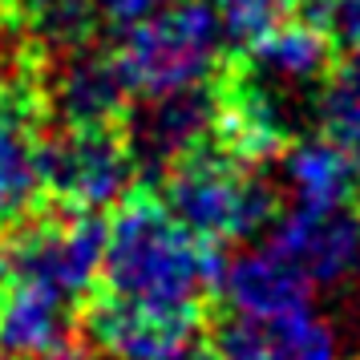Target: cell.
<instances>
[{
	"label": "cell",
	"mask_w": 360,
	"mask_h": 360,
	"mask_svg": "<svg viewBox=\"0 0 360 360\" xmlns=\"http://www.w3.org/2000/svg\"><path fill=\"white\" fill-rule=\"evenodd\" d=\"M223 267V247L182 227L162 207V198L142 191H130L105 223L101 283L117 300L207 311V300L219 295Z\"/></svg>",
	"instance_id": "cell-1"
},
{
	"label": "cell",
	"mask_w": 360,
	"mask_h": 360,
	"mask_svg": "<svg viewBox=\"0 0 360 360\" xmlns=\"http://www.w3.org/2000/svg\"><path fill=\"white\" fill-rule=\"evenodd\" d=\"M162 207L211 243H239L276 223L279 198L255 174L207 142L162 170Z\"/></svg>",
	"instance_id": "cell-2"
},
{
	"label": "cell",
	"mask_w": 360,
	"mask_h": 360,
	"mask_svg": "<svg viewBox=\"0 0 360 360\" xmlns=\"http://www.w3.org/2000/svg\"><path fill=\"white\" fill-rule=\"evenodd\" d=\"M223 25L211 0H174L122 29L114 65L138 98H162L214 77Z\"/></svg>",
	"instance_id": "cell-3"
},
{
	"label": "cell",
	"mask_w": 360,
	"mask_h": 360,
	"mask_svg": "<svg viewBox=\"0 0 360 360\" xmlns=\"http://www.w3.org/2000/svg\"><path fill=\"white\" fill-rule=\"evenodd\" d=\"M105 223L98 211H41L0 227V283H41L85 300L101 279Z\"/></svg>",
	"instance_id": "cell-4"
},
{
	"label": "cell",
	"mask_w": 360,
	"mask_h": 360,
	"mask_svg": "<svg viewBox=\"0 0 360 360\" xmlns=\"http://www.w3.org/2000/svg\"><path fill=\"white\" fill-rule=\"evenodd\" d=\"M41 195L65 211H105L134 191V154L122 126H61L41 134Z\"/></svg>",
	"instance_id": "cell-5"
},
{
	"label": "cell",
	"mask_w": 360,
	"mask_h": 360,
	"mask_svg": "<svg viewBox=\"0 0 360 360\" xmlns=\"http://www.w3.org/2000/svg\"><path fill=\"white\" fill-rule=\"evenodd\" d=\"M202 311L150 308L101 292L82 320L89 344L110 360H179L195 348Z\"/></svg>",
	"instance_id": "cell-6"
},
{
	"label": "cell",
	"mask_w": 360,
	"mask_h": 360,
	"mask_svg": "<svg viewBox=\"0 0 360 360\" xmlns=\"http://www.w3.org/2000/svg\"><path fill=\"white\" fill-rule=\"evenodd\" d=\"M214 85V130L211 142L223 154H231L235 162L255 166L276 162L288 150L292 134H288V117L279 110V98L259 85L239 61H231L219 77H211Z\"/></svg>",
	"instance_id": "cell-7"
},
{
	"label": "cell",
	"mask_w": 360,
	"mask_h": 360,
	"mask_svg": "<svg viewBox=\"0 0 360 360\" xmlns=\"http://www.w3.org/2000/svg\"><path fill=\"white\" fill-rule=\"evenodd\" d=\"M214 130V85H191L179 94L146 98L142 110H130L122 122V134L130 142L134 166L162 174L166 166L186 158L191 150L207 146Z\"/></svg>",
	"instance_id": "cell-8"
},
{
	"label": "cell",
	"mask_w": 360,
	"mask_h": 360,
	"mask_svg": "<svg viewBox=\"0 0 360 360\" xmlns=\"http://www.w3.org/2000/svg\"><path fill=\"white\" fill-rule=\"evenodd\" d=\"M77 300L41 283H0V352L13 360H82Z\"/></svg>",
	"instance_id": "cell-9"
},
{
	"label": "cell",
	"mask_w": 360,
	"mask_h": 360,
	"mask_svg": "<svg viewBox=\"0 0 360 360\" xmlns=\"http://www.w3.org/2000/svg\"><path fill=\"white\" fill-rule=\"evenodd\" d=\"M271 251L283 255L311 288H336L360 271V219L348 207H292L271 223Z\"/></svg>",
	"instance_id": "cell-10"
},
{
	"label": "cell",
	"mask_w": 360,
	"mask_h": 360,
	"mask_svg": "<svg viewBox=\"0 0 360 360\" xmlns=\"http://www.w3.org/2000/svg\"><path fill=\"white\" fill-rule=\"evenodd\" d=\"M41 89L37 82H0V227L41 202Z\"/></svg>",
	"instance_id": "cell-11"
},
{
	"label": "cell",
	"mask_w": 360,
	"mask_h": 360,
	"mask_svg": "<svg viewBox=\"0 0 360 360\" xmlns=\"http://www.w3.org/2000/svg\"><path fill=\"white\" fill-rule=\"evenodd\" d=\"M336 37L311 17H283L263 37L243 45L239 65L259 85L276 89H316L336 69Z\"/></svg>",
	"instance_id": "cell-12"
},
{
	"label": "cell",
	"mask_w": 360,
	"mask_h": 360,
	"mask_svg": "<svg viewBox=\"0 0 360 360\" xmlns=\"http://www.w3.org/2000/svg\"><path fill=\"white\" fill-rule=\"evenodd\" d=\"M130 89L114 65V53L89 49V41L77 49H65L61 65L53 69L49 101L61 126H122L130 114Z\"/></svg>",
	"instance_id": "cell-13"
},
{
	"label": "cell",
	"mask_w": 360,
	"mask_h": 360,
	"mask_svg": "<svg viewBox=\"0 0 360 360\" xmlns=\"http://www.w3.org/2000/svg\"><path fill=\"white\" fill-rule=\"evenodd\" d=\"M211 348L227 360H340L336 328L311 308L288 311L276 320L227 316L214 328Z\"/></svg>",
	"instance_id": "cell-14"
},
{
	"label": "cell",
	"mask_w": 360,
	"mask_h": 360,
	"mask_svg": "<svg viewBox=\"0 0 360 360\" xmlns=\"http://www.w3.org/2000/svg\"><path fill=\"white\" fill-rule=\"evenodd\" d=\"M214 300H223V308L231 316L276 320V316L308 308L311 283L283 255H276L271 247H263V251H247V255L227 259Z\"/></svg>",
	"instance_id": "cell-15"
},
{
	"label": "cell",
	"mask_w": 360,
	"mask_h": 360,
	"mask_svg": "<svg viewBox=\"0 0 360 360\" xmlns=\"http://www.w3.org/2000/svg\"><path fill=\"white\" fill-rule=\"evenodd\" d=\"M279 158H283V182H288V195L295 207L336 211V207H348L352 195L360 191L352 162L344 158V150L328 134L288 142Z\"/></svg>",
	"instance_id": "cell-16"
},
{
	"label": "cell",
	"mask_w": 360,
	"mask_h": 360,
	"mask_svg": "<svg viewBox=\"0 0 360 360\" xmlns=\"http://www.w3.org/2000/svg\"><path fill=\"white\" fill-rule=\"evenodd\" d=\"M320 117H324V134L344 150L360 182V57L332 69L320 98Z\"/></svg>",
	"instance_id": "cell-17"
},
{
	"label": "cell",
	"mask_w": 360,
	"mask_h": 360,
	"mask_svg": "<svg viewBox=\"0 0 360 360\" xmlns=\"http://www.w3.org/2000/svg\"><path fill=\"white\" fill-rule=\"evenodd\" d=\"M20 25H29L45 45L77 49L98 25V0H17Z\"/></svg>",
	"instance_id": "cell-18"
},
{
	"label": "cell",
	"mask_w": 360,
	"mask_h": 360,
	"mask_svg": "<svg viewBox=\"0 0 360 360\" xmlns=\"http://www.w3.org/2000/svg\"><path fill=\"white\" fill-rule=\"evenodd\" d=\"M223 37H231V45H251L255 37H263L271 25H279L283 17H292L300 0H211Z\"/></svg>",
	"instance_id": "cell-19"
},
{
	"label": "cell",
	"mask_w": 360,
	"mask_h": 360,
	"mask_svg": "<svg viewBox=\"0 0 360 360\" xmlns=\"http://www.w3.org/2000/svg\"><path fill=\"white\" fill-rule=\"evenodd\" d=\"M300 17H311L328 25L336 41L360 53V0H300Z\"/></svg>",
	"instance_id": "cell-20"
},
{
	"label": "cell",
	"mask_w": 360,
	"mask_h": 360,
	"mask_svg": "<svg viewBox=\"0 0 360 360\" xmlns=\"http://www.w3.org/2000/svg\"><path fill=\"white\" fill-rule=\"evenodd\" d=\"M166 4H174V0H98V13L110 20V25L126 29V25L150 17V13H158Z\"/></svg>",
	"instance_id": "cell-21"
},
{
	"label": "cell",
	"mask_w": 360,
	"mask_h": 360,
	"mask_svg": "<svg viewBox=\"0 0 360 360\" xmlns=\"http://www.w3.org/2000/svg\"><path fill=\"white\" fill-rule=\"evenodd\" d=\"M179 360H227L223 352H214V348H191L186 356H179Z\"/></svg>",
	"instance_id": "cell-22"
},
{
	"label": "cell",
	"mask_w": 360,
	"mask_h": 360,
	"mask_svg": "<svg viewBox=\"0 0 360 360\" xmlns=\"http://www.w3.org/2000/svg\"><path fill=\"white\" fill-rule=\"evenodd\" d=\"M0 360H4V356H0Z\"/></svg>",
	"instance_id": "cell-23"
}]
</instances>
